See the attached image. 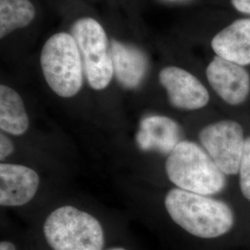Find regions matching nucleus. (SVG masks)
Returning a JSON list of instances; mask_svg holds the SVG:
<instances>
[{
	"mask_svg": "<svg viewBox=\"0 0 250 250\" xmlns=\"http://www.w3.org/2000/svg\"><path fill=\"white\" fill-rule=\"evenodd\" d=\"M165 207L175 224L200 238H216L234 224L232 209L223 201L173 188L165 197Z\"/></svg>",
	"mask_w": 250,
	"mask_h": 250,
	"instance_id": "obj_1",
	"label": "nucleus"
},
{
	"mask_svg": "<svg viewBox=\"0 0 250 250\" xmlns=\"http://www.w3.org/2000/svg\"><path fill=\"white\" fill-rule=\"evenodd\" d=\"M165 169L170 182L188 192L210 196L226 186L225 173L194 142L181 141L169 154Z\"/></svg>",
	"mask_w": 250,
	"mask_h": 250,
	"instance_id": "obj_2",
	"label": "nucleus"
},
{
	"mask_svg": "<svg viewBox=\"0 0 250 250\" xmlns=\"http://www.w3.org/2000/svg\"><path fill=\"white\" fill-rule=\"evenodd\" d=\"M43 230L53 250H102L105 243L99 221L72 206L52 211L47 216Z\"/></svg>",
	"mask_w": 250,
	"mask_h": 250,
	"instance_id": "obj_3",
	"label": "nucleus"
},
{
	"mask_svg": "<svg viewBox=\"0 0 250 250\" xmlns=\"http://www.w3.org/2000/svg\"><path fill=\"white\" fill-rule=\"evenodd\" d=\"M40 64L49 87L62 98H72L80 92L83 66L79 49L71 34L51 36L42 48Z\"/></svg>",
	"mask_w": 250,
	"mask_h": 250,
	"instance_id": "obj_4",
	"label": "nucleus"
},
{
	"mask_svg": "<svg viewBox=\"0 0 250 250\" xmlns=\"http://www.w3.org/2000/svg\"><path fill=\"white\" fill-rule=\"evenodd\" d=\"M71 35L79 49L88 84L93 89H105L114 75L105 30L96 20L82 18L72 25Z\"/></svg>",
	"mask_w": 250,
	"mask_h": 250,
	"instance_id": "obj_5",
	"label": "nucleus"
},
{
	"mask_svg": "<svg viewBox=\"0 0 250 250\" xmlns=\"http://www.w3.org/2000/svg\"><path fill=\"white\" fill-rule=\"evenodd\" d=\"M199 140L223 172L238 173L246 140L241 125L233 121L217 122L200 131Z\"/></svg>",
	"mask_w": 250,
	"mask_h": 250,
	"instance_id": "obj_6",
	"label": "nucleus"
},
{
	"mask_svg": "<svg viewBox=\"0 0 250 250\" xmlns=\"http://www.w3.org/2000/svg\"><path fill=\"white\" fill-rule=\"evenodd\" d=\"M206 74L211 87L226 103L240 105L249 98L250 75L244 66L216 56Z\"/></svg>",
	"mask_w": 250,
	"mask_h": 250,
	"instance_id": "obj_7",
	"label": "nucleus"
},
{
	"mask_svg": "<svg viewBox=\"0 0 250 250\" xmlns=\"http://www.w3.org/2000/svg\"><path fill=\"white\" fill-rule=\"evenodd\" d=\"M161 85L166 89L172 107L194 110L205 107L209 94L202 83L192 73L178 67L170 66L159 75Z\"/></svg>",
	"mask_w": 250,
	"mask_h": 250,
	"instance_id": "obj_8",
	"label": "nucleus"
},
{
	"mask_svg": "<svg viewBox=\"0 0 250 250\" xmlns=\"http://www.w3.org/2000/svg\"><path fill=\"white\" fill-rule=\"evenodd\" d=\"M40 179L36 171L23 165L0 164V205H25L36 196Z\"/></svg>",
	"mask_w": 250,
	"mask_h": 250,
	"instance_id": "obj_9",
	"label": "nucleus"
},
{
	"mask_svg": "<svg viewBox=\"0 0 250 250\" xmlns=\"http://www.w3.org/2000/svg\"><path fill=\"white\" fill-rule=\"evenodd\" d=\"M136 142L145 151L156 150L170 154L181 142V128L169 117H147L140 124Z\"/></svg>",
	"mask_w": 250,
	"mask_h": 250,
	"instance_id": "obj_10",
	"label": "nucleus"
},
{
	"mask_svg": "<svg viewBox=\"0 0 250 250\" xmlns=\"http://www.w3.org/2000/svg\"><path fill=\"white\" fill-rule=\"evenodd\" d=\"M211 47L217 56L246 66L250 64V18L239 19L213 37Z\"/></svg>",
	"mask_w": 250,
	"mask_h": 250,
	"instance_id": "obj_11",
	"label": "nucleus"
},
{
	"mask_svg": "<svg viewBox=\"0 0 250 250\" xmlns=\"http://www.w3.org/2000/svg\"><path fill=\"white\" fill-rule=\"evenodd\" d=\"M110 56L118 82L128 89L138 87L142 83L148 68L146 54L133 45L112 40Z\"/></svg>",
	"mask_w": 250,
	"mask_h": 250,
	"instance_id": "obj_12",
	"label": "nucleus"
},
{
	"mask_svg": "<svg viewBox=\"0 0 250 250\" xmlns=\"http://www.w3.org/2000/svg\"><path fill=\"white\" fill-rule=\"evenodd\" d=\"M29 127L23 101L15 90L7 85H0V128L3 132L13 135L24 134Z\"/></svg>",
	"mask_w": 250,
	"mask_h": 250,
	"instance_id": "obj_13",
	"label": "nucleus"
},
{
	"mask_svg": "<svg viewBox=\"0 0 250 250\" xmlns=\"http://www.w3.org/2000/svg\"><path fill=\"white\" fill-rule=\"evenodd\" d=\"M36 9L29 0H0V38L29 25Z\"/></svg>",
	"mask_w": 250,
	"mask_h": 250,
	"instance_id": "obj_14",
	"label": "nucleus"
},
{
	"mask_svg": "<svg viewBox=\"0 0 250 250\" xmlns=\"http://www.w3.org/2000/svg\"><path fill=\"white\" fill-rule=\"evenodd\" d=\"M238 173L242 194L250 200V136L245 140Z\"/></svg>",
	"mask_w": 250,
	"mask_h": 250,
	"instance_id": "obj_15",
	"label": "nucleus"
},
{
	"mask_svg": "<svg viewBox=\"0 0 250 250\" xmlns=\"http://www.w3.org/2000/svg\"><path fill=\"white\" fill-rule=\"evenodd\" d=\"M13 150H14V146L11 140L6 134H4V133H1L0 134V160L3 161L6 158H8Z\"/></svg>",
	"mask_w": 250,
	"mask_h": 250,
	"instance_id": "obj_16",
	"label": "nucleus"
},
{
	"mask_svg": "<svg viewBox=\"0 0 250 250\" xmlns=\"http://www.w3.org/2000/svg\"><path fill=\"white\" fill-rule=\"evenodd\" d=\"M231 2L237 11L250 15V0H231Z\"/></svg>",
	"mask_w": 250,
	"mask_h": 250,
	"instance_id": "obj_17",
	"label": "nucleus"
},
{
	"mask_svg": "<svg viewBox=\"0 0 250 250\" xmlns=\"http://www.w3.org/2000/svg\"><path fill=\"white\" fill-rule=\"evenodd\" d=\"M0 250H16V248L10 242L2 241L0 243Z\"/></svg>",
	"mask_w": 250,
	"mask_h": 250,
	"instance_id": "obj_18",
	"label": "nucleus"
},
{
	"mask_svg": "<svg viewBox=\"0 0 250 250\" xmlns=\"http://www.w3.org/2000/svg\"><path fill=\"white\" fill-rule=\"evenodd\" d=\"M125 250V249H123V248H114V249H110V250Z\"/></svg>",
	"mask_w": 250,
	"mask_h": 250,
	"instance_id": "obj_19",
	"label": "nucleus"
}]
</instances>
